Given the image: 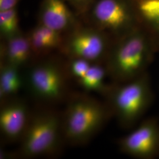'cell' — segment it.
I'll use <instances>...</instances> for the list:
<instances>
[{"instance_id": "obj_19", "label": "cell", "mask_w": 159, "mask_h": 159, "mask_svg": "<svg viewBox=\"0 0 159 159\" xmlns=\"http://www.w3.org/2000/svg\"><path fill=\"white\" fill-rule=\"evenodd\" d=\"M21 0H0V11L16 8Z\"/></svg>"}, {"instance_id": "obj_10", "label": "cell", "mask_w": 159, "mask_h": 159, "mask_svg": "<svg viewBox=\"0 0 159 159\" xmlns=\"http://www.w3.org/2000/svg\"><path fill=\"white\" fill-rule=\"evenodd\" d=\"M39 24L66 34L81 23L65 0H42Z\"/></svg>"}, {"instance_id": "obj_2", "label": "cell", "mask_w": 159, "mask_h": 159, "mask_svg": "<svg viewBox=\"0 0 159 159\" xmlns=\"http://www.w3.org/2000/svg\"><path fill=\"white\" fill-rule=\"evenodd\" d=\"M111 118V111L105 101L86 94H74L61 114L64 142L74 146L87 144Z\"/></svg>"}, {"instance_id": "obj_3", "label": "cell", "mask_w": 159, "mask_h": 159, "mask_svg": "<svg viewBox=\"0 0 159 159\" xmlns=\"http://www.w3.org/2000/svg\"><path fill=\"white\" fill-rule=\"evenodd\" d=\"M104 97L120 127L133 129L144 119L154 100L149 73L124 83H111Z\"/></svg>"}, {"instance_id": "obj_4", "label": "cell", "mask_w": 159, "mask_h": 159, "mask_svg": "<svg viewBox=\"0 0 159 159\" xmlns=\"http://www.w3.org/2000/svg\"><path fill=\"white\" fill-rule=\"evenodd\" d=\"M20 142L17 153L21 158L51 156L58 153L64 142L61 114L48 108L31 114Z\"/></svg>"}, {"instance_id": "obj_17", "label": "cell", "mask_w": 159, "mask_h": 159, "mask_svg": "<svg viewBox=\"0 0 159 159\" xmlns=\"http://www.w3.org/2000/svg\"><path fill=\"white\" fill-rule=\"evenodd\" d=\"M70 60V72L78 81L85 75L93 64L86 60L81 58H71Z\"/></svg>"}, {"instance_id": "obj_7", "label": "cell", "mask_w": 159, "mask_h": 159, "mask_svg": "<svg viewBox=\"0 0 159 159\" xmlns=\"http://www.w3.org/2000/svg\"><path fill=\"white\" fill-rule=\"evenodd\" d=\"M83 17L87 19L88 24L116 39L133 29L130 10L124 0H94Z\"/></svg>"}, {"instance_id": "obj_1", "label": "cell", "mask_w": 159, "mask_h": 159, "mask_svg": "<svg viewBox=\"0 0 159 159\" xmlns=\"http://www.w3.org/2000/svg\"><path fill=\"white\" fill-rule=\"evenodd\" d=\"M152 43L136 29L116 39L104 63L111 83H124L148 72L153 59Z\"/></svg>"}, {"instance_id": "obj_9", "label": "cell", "mask_w": 159, "mask_h": 159, "mask_svg": "<svg viewBox=\"0 0 159 159\" xmlns=\"http://www.w3.org/2000/svg\"><path fill=\"white\" fill-rule=\"evenodd\" d=\"M0 131L8 143L20 142L29 123L31 114L25 101L14 97L1 102Z\"/></svg>"}, {"instance_id": "obj_8", "label": "cell", "mask_w": 159, "mask_h": 159, "mask_svg": "<svg viewBox=\"0 0 159 159\" xmlns=\"http://www.w3.org/2000/svg\"><path fill=\"white\" fill-rule=\"evenodd\" d=\"M120 151L137 159L159 157V118L143 119L130 132L117 140Z\"/></svg>"}, {"instance_id": "obj_6", "label": "cell", "mask_w": 159, "mask_h": 159, "mask_svg": "<svg viewBox=\"0 0 159 159\" xmlns=\"http://www.w3.org/2000/svg\"><path fill=\"white\" fill-rule=\"evenodd\" d=\"M25 83L32 96L42 102H59L67 94L64 69L54 60H43L33 65L27 71Z\"/></svg>"}, {"instance_id": "obj_13", "label": "cell", "mask_w": 159, "mask_h": 159, "mask_svg": "<svg viewBox=\"0 0 159 159\" xmlns=\"http://www.w3.org/2000/svg\"><path fill=\"white\" fill-rule=\"evenodd\" d=\"M17 67L1 63L0 99L1 102L17 96L23 85V80Z\"/></svg>"}, {"instance_id": "obj_14", "label": "cell", "mask_w": 159, "mask_h": 159, "mask_svg": "<svg viewBox=\"0 0 159 159\" xmlns=\"http://www.w3.org/2000/svg\"><path fill=\"white\" fill-rule=\"evenodd\" d=\"M108 74L106 67L102 63H93L85 75L78 81L87 91H96L104 96L110 84L106 83Z\"/></svg>"}, {"instance_id": "obj_15", "label": "cell", "mask_w": 159, "mask_h": 159, "mask_svg": "<svg viewBox=\"0 0 159 159\" xmlns=\"http://www.w3.org/2000/svg\"><path fill=\"white\" fill-rule=\"evenodd\" d=\"M21 32L17 8L1 11L0 34L2 40L8 39Z\"/></svg>"}, {"instance_id": "obj_18", "label": "cell", "mask_w": 159, "mask_h": 159, "mask_svg": "<svg viewBox=\"0 0 159 159\" xmlns=\"http://www.w3.org/2000/svg\"><path fill=\"white\" fill-rule=\"evenodd\" d=\"M79 16L83 17L89 11L94 0H65Z\"/></svg>"}, {"instance_id": "obj_16", "label": "cell", "mask_w": 159, "mask_h": 159, "mask_svg": "<svg viewBox=\"0 0 159 159\" xmlns=\"http://www.w3.org/2000/svg\"><path fill=\"white\" fill-rule=\"evenodd\" d=\"M138 5L143 16L153 24L159 33V0H140Z\"/></svg>"}, {"instance_id": "obj_11", "label": "cell", "mask_w": 159, "mask_h": 159, "mask_svg": "<svg viewBox=\"0 0 159 159\" xmlns=\"http://www.w3.org/2000/svg\"><path fill=\"white\" fill-rule=\"evenodd\" d=\"M2 41L1 47V63L21 68L26 66L34 56L27 34L21 32Z\"/></svg>"}, {"instance_id": "obj_5", "label": "cell", "mask_w": 159, "mask_h": 159, "mask_svg": "<svg viewBox=\"0 0 159 159\" xmlns=\"http://www.w3.org/2000/svg\"><path fill=\"white\" fill-rule=\"evenodd\" d=\"M110 35L81 23L64 36L61 51L71 58H81L93 63H104L113 43Z\"/></svg>"}, {"instance_id": "obj_12", "label": "cell", "mask_w": 159, "mask_h": 159, "mask_svg": "<svg viewBox=\"0 0 159 159\" xmlns=\"http://www.w3.org/2000/svg\"><path fill=\"white\" fill-rule=\"evenodd\" d=\"M34 56H43L55 50H61L64 34L38 24L27 34Z\"/></svg>"}]
</instances>
